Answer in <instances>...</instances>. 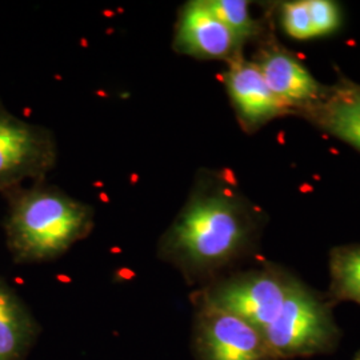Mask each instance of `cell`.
Masks as SVG:
<instances>
[{
    "label": "cell",
    "mask_w": 360,
    "mask_h": 360,
    "mask_svg": "<svg viewBox=\"0 0 360 360\" xmlns=\"http://www.w3.org/2000/svg\"><path fill=\"white\" fill-rule=\"evenodd\" d=\"M255 232L257 220L245 199L230 184L208 176L193 187L158 252L186 279L200 281L243 257Z\"/></svg>",
    "instance_id": "1"
},
{
    "label": "cell",
    "mask_w": 360,
    "mask_h": 360,
    "mask_svg": "<svg viewBox=\"0 0 360 360\" xmlns=\"http://www.w3.org/2000/svg\"><path fill=\"white\" fill-rule=\"evenodd\" d=\"M7 247L16 263H41L63 255L94 229V208L43 181L4 193Z\"/></svg>",
    "instance_id": "2"
},
{
    "label": "cell",
    "mask_w": 360,
    "mask_h": 360,
    "mask_svg": "<svg viewBox=\"0 0 360 360\" xmlns=\"http://www.w3.org/2000/svg\"><path fill=\"white\" fill-rule=\"evenodd\" d=\"M262 335L274 355L284 360L331 352L340 333L331 304L299 282L284 302L281 314Z\"/></svg>",
    "instance_id": "3"
},
{
    "label": "cell",
    "mask_w": 360,
    "mask_h": 360,
    "mask_svg": "<svg viewBox=\"0 0 360 360\" xmlns=\"http://www.w3.org/2000/svg\"><path fill=\"white\" fill-rule=\"evenodd\" d=\"M297 283L290 274L267 266L208 284L196 300L231 312L262 334L281 314Z\"/></svg>",
    "instance_id": "4"
},
{
    "label": "cell",
    "mask_w": 360,
    "mask_h": 360,
    "mask_svg": "<svg viewBox=\"0 0 360 360\" xmlns=\"http://www.w3.org/2000/svg\"><path fill=\"white\" fill-rule=\"evenodd\" d=\"M56 159L51 132L13 115L0 102V193L23 187L26 181H44Z\"/></svg>",
    "instance_id": "5"
},
{
    "label": "cell",
    "mask_w": 360,
    "mask_h": 360,
    "mask_svg": "<svg viewBox=\"0 0 360 360\" xmlns=\"http://www.w3.org/2000/svg\"><path fill=\"white\" fill-rule=\"evenodd\" d=\"M193 345L196 360H279L260 331L242 318L196 300Z\"/></svg>",
    "instance_id": "6"
},
{
    "label": "cell",
    "mask_w": 360,
    "mask_h": 360,
    "mask_svg": "<svg viewBox=\"0 0 360 360\" xmlns=\"http://www.w3.org/2000/svg\"><path fill=\"white\" fill-rule=\"evenodd\" d=\"M243 44L212 13L207 0H191L181 7L172 43L175 51L196 59L231 62L242 55Z\"/></svg>",
    "instance_id": "7"
},
{
    "label": "cell",
    "mask_w": 360,
    "mask_h": 360,
    "mask_svg": "<svg viewBox=\"0 0 360 360\" xmlns=\"http://www.w3.org/2000/svg\"><path fill=\"white\" fill-rule=\"evenodd\" d=\"M224 80L238 117L248 131L290 111V107L270 90L257 65L242 55L229 62Z\"/></svg>",
    "instance_id": "8"
},
{
    "label": "cell",
    "mask_w": 360,
    "mask_h": 360,
    "mask_svg": "<svg viewBox=\"0 0 360 360\" xmlns=\"http://www.w3.org/2000/svg\"><path fill=\"white\" fill-rule=\"evenodd\" d=\"M270 90L290 108L316 107L326 98V91L295 58L279 49L263 50L254 62Z\"/></svg>",
    "instance_id": "9"
},
{
    "label": "cell",
    "mask_w": 360,
    "mask_h": 360,
    "mask_svg": "<svg viewBox=\"0 0 360 360\" xmlns=\"http://www.w3.org/2000/svg\"><path fill=\"white\" fill-rule=\"evenodd\" d=\"M37 336L25 303L0 278V360H23Z\"/></svg>",
    "instance_id": "10"
},
{
    "label": "cell",
    "mask_w": 360,
    "mask_h": 360,
    "mask_svg": "<svg viewBox=\"0 0 360 360\" xmlns=\"http://www.w3.org/2000/svg\"><path fill=\"white\" fill-rule=\"evenodd\" d=\"M316 107L323 127L360 151V87L336 89Z\"/></svg>",
    "instance_id": "11"
},
{
    "label": "cell",
    "mask_w": 360,
    "mask_h": 360,
    "mask_svg": "<svg viewBox=\"0 0 360 360\" xmlns=\"http://www.w3.org/2000/svg\"><path fill=\"white\" fill-rule=\"evenodd\" d=\"M333 302H354L360 306V245H343L330 255Z\"/></svg>",
    "instance_id": "12"
},
{
    "label": "cell",
    "mask_w": 360,
    "mask_h": 360,
    "mask_svg": "<svg viewBox=\"0 0 360 360\" xmlns=\"http://www.w3.org/2000/svg\"><path fill=\"white\" fill-rule=\"evenodd\" d=\"M208 7L232 32L245 41L257 37L260 26L250 13V3L245 0H207Z\"/></svg>",
    "instance_id": "13"
},
{
    "label": "cell",
    "mask_w": 360,
    "mask_h": 360,
    "mask_svg": "<svg viewBox=\"0 0 360 360\" xmlns=\"http://www.w3.org/2000/svg\"><path fill=\"white\" fill-rule=\"evenodd\" d=\"M282 20L285 32L294 39L315 38L311 25L307 0L284 3L282 7Z\"/></svg>",
    "instance_id": "14"
},
{
    "label": "cell",
    "mask_w": 360,
    "mask_h": 360,
    "mask_svg": "<svg viewBox=\"0 0 360 360\" xmlns=\"http://www.w3.org/2000/svg\"><path fill=\"white\" fill-rule=\"evenodd\" d=\"M309 18L315 37H324L339 26V10L338 6L328 0H309Z\"/></svg>",
    "instance_id": "15"
},
{
    "label": "cell",
    "mask_w": 360,
    "mask_h": 360,
    "mask_svg": "<svg viewBox=\"0 0 360 360\" xmlns=\"http://www.w3.org/2000/svg\"><path fill=\"white\" fill-rule=\"evenodd\" d=\"M354 360H360V351L355 355V358H354Z\"/></svg>",
    "instance_id": "16"
}]
</instances>
